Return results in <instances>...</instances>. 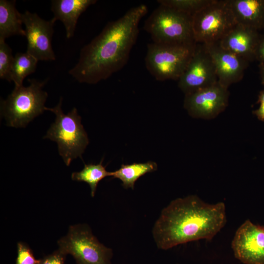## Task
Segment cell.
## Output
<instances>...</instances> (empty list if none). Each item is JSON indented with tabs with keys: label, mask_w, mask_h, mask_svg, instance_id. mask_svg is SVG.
<instances>
[{
	"label": "cell",
	"mask_w": 264,
	"mask_h": 264,
	"mask_svg": "<svg viewBox=\"0 0 264 264\" xmlns=\"http://www.w3.org/2000/svg\"><path fill=\"white\" fill-rule=\"evenodd\" d=\"M96 0H53L51 1V9L53 18L60 20L64 24L67 39L74 34L80 16Z\"/></svg>",
	"instance_id": "9a60e30c"
},
{
	"label": "cell",
	"mask_w": 264,
	"mask_h": 264,
	"mask_svg": "<svg viewBox=\"0 0 264 264\" xmlns=\"http://www.w3.org/2000/svg\"><path fill=\"white\" fill-rule=\"evenodd\" d=\"M38 61L27 52L16 53L11 71V82L13 81L16 87L22 86L24 79L35 71Z\"/></svg>",
	"instance_id": "d6986e66"
},
{
	"label": "cell",
	"mask_w": 264,
	"mask_h": 264,
	"mask_svg": "<svg viewBox=\"0 0 264 264\" xmlns=\"http://www.w3.org/2000/svg\"><path fill=\"white\" fill-rule=\"evenodd\" d=\"M177 81L185 94L218 82L215 66L205 44L197 43L190 62Z\"/></svg>",
	"instance_id": "9c48e42d"
},
{
	"label": "cell",
	"mask_w": 264,
	"mask_h": 264,
	"mask_svg": "<svg viewBox=\"0 0 264 264\" xmlns=\"http://www.w3.org/2000/svg\"><path fill=\"white\" fill-rule=\"evenodd\" d=\"M205 45L212 59L220 85L228 88L242 78L248 61L223 48L219 42Z\"/></svg>",
	"instance_id": "4fadbf2b"
},
{
	"label": "cell",
	"mask_w": 264,
	"mask_h": 264,
	"mask_svg": "<svg viewBox=\"0 0 264 264\" xmlns=\"http://www.w3.org/2000/svg\"><path fill=\"white\" fill-rule=\"evenodd\" d=\"M17 257L16 264H40V260H36L31 249L23 242L17 243Z\"/></svg>",
	"instance_id": "603a6c76"
},
{
	"label": "cell",
	"mask_w": 264,
	"mask_h": 264,
	"mask_svg": "<svg viewBox=\"0 0 264 264\" xmlns=\"http://www.w3.org/2000/svg\"><path fill=\"white\" fill-rule=\"evenodd\" d=\"M184 107L196 118L212 119L223 111L228 104V88L219 82L185 94Z\"/></svg>",
	"instance_id": "30bf717a"
},
{
	"label": "cell",
	"mask_w": 264,
	"mask_h": 264,
	"mask_svg": "<svg viewBox=\"0 0 264 264\" xmlns=\"http://www.w3.org/2000/svg\"><path fill=\"white\" fill-rule=\"evenodd\" d=\"M196 44H149L145 58L147 69L158 81L178 80L190 62Z\"/></svg>",
	"instance_id": "8992f818"
},
{
	"label": "cell",
	"mask_w": 264,
	"mask_h": 264,
	"mask_svg": "<svg viewBox=\"0 0 264 264\" xmlns=\"http://www.w3.org/2000/svg\"><path fill=\"white\" fill-rule=\"evenodd\" d=\"M235 257L244 264H264V226L245 220L232 241Z\"/></svg>",
	"instance_id": "7c38bea8"
},
{
	"label": "cell",
	"mask_w": 264,
	"mask_h": 264,
	"mask_svg": "<svg viewBox=\"0 0 264 264\" xmlns=\"http://www.w3.org/2000/svg\"><path fill=\"white\" fill-rule=\"evenodd\" d=\"M255 59L259 62V65H264V34L261 36L256 51Z\"/></svg>",
	"instance_id": "484cf974"
},
{
	"label": "cell",
	"mask_w": 264,
	"mask_h": 264,
	"mask_svg": "<svg viewBox=\"0 0 264 264\" xmlns=\"http://www.w3.org/2000/svg\"><path fill=\"white\" fill-rule=\"evenodd\" d=\"M62 103L61 98L55 107L45 108V110L54 113L56 118L44 138L57 142L59 154L68 166L72 160L78 157L82 159V154L89 140L77 109L74 108L65 114L62 110Z\"/></svg>",
	"instance_id": "3957f363"
},
{
	"label": "cell",
	"mask_w": 264,
	"mask_h": 264,
	"mask_svg": "<svg viewBox=\"0 0 264 264\" xmlns=\"http://www.w3.org/2000/svg\"><path fill=\"white\" fill-rule=\"evenodd\" d=\"M258 102L260 106L253 113L260 121L264 122V89L262 90L259 95Z\"/></svg>",
	"instance_id": "d4e9b609"
},
{
	"label": "cell",
	"mask_w": 264,
	"mask_h": 264,
	"mask_svg": "<svg viewBox=\"0 0 264 264\" xmlns=\"http://www.w3.org/2000/svg\"><path fill=\"white\" fill-rule=\"evenodd\" d=\"M237 24L228 0H213L192 16L194 37L198 44L219 42Z\"/></svg>",
	"instance_id": "52a82bcc"
},
{
	"label": "cell",
	"mask_w": 264,
	"mask_h": 264,
	"mask_svg": "<svg viewBox=\"0 0 264 264\" xmlns=\"http://www.w3.org/2000/svg\"><path fill=\"white\" fill-rule=\"evenodd\" d=\"M237 23L258 31L264 28V0H228Z\"/></svg>",
	"instance_id": "2e32d148"
},
{
	"label": "cell",
	"mask_w": 264,
	"mask_h": 264,
	"mask_svg": "<svg viewBox=\"0 0 264 264\" xmlns=\"http://www.w3.org/2000/svg\"><path fill=\"white\" fill-rule=\"evenodd\" d=\"M103 159L98 164L90 163L85 164L84 168L80 172H74L71 179L88 183L91 189V196L93 197L99 182L107 176H111V172H108L102 165Z\"/></svg>",
	"instance_id": "ffe728a7"
},
{
	"label": "cell",
	"mask_w": 264,
	"mask_h": 264,
	"mask_svg": "<svg viewBox=\"0 0 264 264\" xmlns=\"http://www.w3.org/2000/svg\"><path fill=\"white\" fill-rule=\"evenodd\" d=\"M22 19L25 27L26 52L38 61L55 60L51 41L56 20L53 18L48 21L44 20L37 14L28 11L22 14Z\"/></svg>",
	"instance_id": "8fae6325"
},
{
	"label": "cell",
	"mask_w": 264,
	"mask_h": 264,
	"mask_svg": "<svg viewBox=\"0 0 264 264\" xmlns=\"http://www.w3.org/2000/svg\"><path fill=\"white\" fill-rule=\"evenodd\" d=\"M58 244L59 250L72 255L78 264H111L112 250L101 243L86 224L70 226Z\"/></svg>",
	"instance_id": "ba28073f"
},
{
	"label": "cell",
	"mask_w": 264,
	"mask_h": 264,
	"mask_svg": "<svg viewBox=\"0 0 264 264\" xmlns=\"http://www.w3.org/2000/svg\"><path fill=\"white\" fill-rule=\"evenodd\" d=\"M262 83L264 85V65H259Z\"/></svg>",
	"instance_id": "4316f807"
},
{
	"label": "cell",
	"mask_w": 264,
	"mask_h": 264,
	"mask_svg": "<svg viewBox=\"0 0 264 264\" xmlns=\"http://www.w3.org/2000/svg\"><path fill=\"white\" fill-rule=\"evenodd\" d=\"M15 0H0V40L13 35L25 36L22 14L15 6Z\"/></svg>",
	"instance_id": "e0dca14e"
},
{
	"label": "cell",
	"mask_w": 264,
	"mask_h": 264,
	"mask_svg": "<svg viewBox=\"0 0 264 264\" xmlns=\"http://www.w3.org/2000/svg\"><path fill=\"white\" fill-rule=\"evenodd\" d=\"M225 204H211L195 195L172 200L161 211L152 233L157 247L166 250L199 240H211L226 222Z\"/></svg>",
	"instance_id": "7a4b0ae2"
},
{
	"label": "cell",
	"mask_w": 264,
	"mask_h": 264,
	"mask_svg": "<svg viewBox=\"0 0 264 264\" xmlns=\"http://www.w3.org/2000/svg\"><path fill=\"white\" fill-rule=\"evenodd\" d=\"M66 255L58 249L40 260V264H64Z\"/></svg>",
	"instance_id": "cb8c5ba5"
},
{
	"label": "cell",
	"mask_w": 264,
	"mask_h": 264,
	"mask_svg": "<svg viewBox=\"0 0 264 264\" xmlns=\"http://www.w3.org/2000/svg\"><path fill=\"white\" fill-rule=\"evenodd\" d=\"M261 36L259 31L237 23L219 43L223 48L249 62L255 59Z\"/></svg>",
	"instance_id": "5bb4252c"
},
{
	"label": "cell",
	"mask_w": 264,
	"mask_h": 264,
	"mask_svg": "<svg viewBox=\"0 0 264 264\" xmlns=\"http://www.w3.org/2000/svg\"><path fill=\"white\" fill-rule=\"evenodd\" d=\"M144 30L153 42L159 44H195L192 16L159 4L145 22Z\"/></svg>",
	"instance_id": "5b68a950"
},
{
	"label": "cell",
	"mask_w": 264,
	"mask_h": 264,
	"mask_svg": "<svg viewBox=\"0 0 264 264\" xmlns=\"http://www.w3.org/2000/svg\"><path fill=\"white\" fill-rule=\"evenodd\" d=\"M147 12V5L140 4L108 22L81 49L78 62L68 73L80 83L95 84L120 70L128 61L140 22Z\"/></svg>",
	"instance_id": "6da1fadb"
},
{
	"label": "cell",
	"mask_w": 264,
	"mask_h": 264,
	"mask_svg": "<svg viewBox=\"0 0 264 264\" xmlns=\"http://www.w3.org/2000/svg\"><path fill=\"white\" fill-rule=\"evenodd\" d=\"M14 57L4 40H0V78L11 82L10 75Z\"/></svg>",
	"instance_id": "7402d4cb"
},
{
	"label": "cell",
	"mask_w": 264,
	"mask_h": 264,
	"mask_svg": "<svg viewBox=\"0 0 264 264\" xmlns=\"http://www.w3.org/2000/svg\"><path fill=\"white\" fill-rule=\"evenodd\" d=\"M30 85L15 87L6 100L0 102V114L6 125L14 128H25L34 118L45 110L48 96L42 89L45 81L28 79Z\"/></svg>",
	"instance_id": "277c9868"
},
{
	"label": "cell",
	"mask_w": 264,
	"mask_h": 264,
	"mask_svg": "<svg viewBox=\"0 0 264 264\" xmlns=\"http://www.w3.org/2000/svg\"><path fill=\"white\" fill-rule=\"evenodd\" d=\"M263 30L264 31V29H263Z\"/></svg>",
	"instance_id": "83f0119b"
},
{
	"label": "cell",
	"mask_w": 264,
	"mask_h": 264,
	"mask_svg": "<svg viewBox=\"0 0 264 264\" xmlns=\"http://www.w3.org/2000/svg\"><path fill=\"white\" fill-rule=\"evenodd\" d=\"M212 1L213 0H159L157 2L159 4L193 16Z\"/></svg>",
	"instance_id": "44dd1931"
},
{
	"label": "cell",
	"mask_w": 264,
	"mask_h": 264,
	"mask_svg": "<svg viewBox=\"0 0 264 264\" xmlns=\"http://www.w3.org/2000/svg\"><path fill=\"white\" fill-rule=\"evenodd\" d=\"M157 169L156 163L153 161L122 164L119 169L111 172V176L121 180L124 188L133 189L135 182L139 177L147 173L154 172Z\"/></svg>",
	"instance_id": "ac0fdd59"
}]
</instances>
